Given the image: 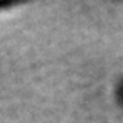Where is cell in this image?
Returning a JSON list of instances; mask_svg holds the SVG:
<instances>
[{
    "label": "cell",
    "mask_w": 123,
    "mask_h": 123,
    "mask_svg": "<svg viewBox=\"0 0 123 123\" xmlns=\"http://www.w3.org/2000/svg\"><path fill=\"white\" fill-rule=\"evenodd\" d=\"M12 2H0V8H6V6H12Z\"/></svg>",
    "instance_id": "cell-1"
}]
</instances>
